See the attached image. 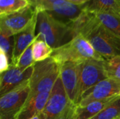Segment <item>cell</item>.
<instances>
[{"label":"cell","mask_w":120,"mask_h":119,"mask_svg":"<svg viewBox=\"0 0 120 119\" xmlns=\"http://www.w3.org/2000/svg\"><path fill=\"white\" fill-rule=\"evenodd\" d=\"M44 11L56 20L66 24H73L84 12L83 6H77L67 0H58L49 6Z\"/></svg>","instance_id":"11"},{"label":"cell","mask_w":120,"mask_h":119,"mask_svg":"<svg viewBox=\"0 0 120 119\" xmlns=\"http://www.w3.org/2000/svg\"><path fill=\"white\" fill-rule=\"evenodd\" d=\"M75 108H76V105L71 103L67 107V109L56 119H73Z\"/></svg>","instance_id":"24"},{"label":"cell","mask_w":120,"mask_h":119,"mask_svg":"<svg viewBox=\"0 0 120 119\" xmlns=\"http://www.w3.org/2000/svg\"><path fill=\"white\" fill-rule=\"evenodd\" d=\"M81 63L67 62L60 66V77L70 101L76 105L78 97Z\"/></svg>","instance_id":"10"},{"label":"cell","mask_w":120,"mask_h":119,"mask_svg":"<svg viewBox=\"0 0 120 119\" xmlns=\"http://www.w3.org/2000/svg\"><path fill=\"white\" fill-rule=\"evenodd\" d=\"M60 66L52 58L34 64L30 79V92L27 100L39 93L51 92L60 75Z\"/></svg>","instance_id":"4"},{"label":"cell","mask_w":120,"mask_h":119,"mask_svg":"<svg viewBox=\"0 0 120 119\" xmlns=\"http://www.w3.org/2000/svg\"><path fill=\"white\" fill-rule=\"evenodd\" d=\"M51 93H41L34 95L26 102L16 119H30L44 109Z\"/></svg>","instance_id":"14"},{"label":"cell","mask_w":120,"mask_h":119,"mask_svg":"<svg viewBox=\"0 0 120 119\" xmlns=\"http://www.w3.org/2000/svg\"><path fill=\"white\" fill-rule=\"evenodd\" d=\"M14 47L13 36H8L0 32V50L3 51L9 58L10 63L12 59Z\"/></svg>","instance_id":"23"},{"label":"cell","mask_w":120,"mask_h":119,"mask_svg":"<svg viewBox=\"0 0 120 119\" xmlns=\"http://www.w3.org/2000/svg\"><path fill=\"white\" fill-rule=\"evenodd\" d=\"M120 95V82L107 78L88 90L76 105L84 107L88 104L98 100L108 99Z\"/></svg>","instance_id":"8"},{"label":"cell","mask_w":120,"mask_h":119,"mask_svg":"<svg viewBox=\"0 0 120 119\" xmlns=\"http://www.w3.org/2000/svg\"><path fill=\"white\" fill-rule=\"evenodd\" d=\"M30 92L29 80L2 95L0 98V119H16L27 100Z\"/></svg>","instance_id":"5"},{"label":"cell","mask_w":120,"mask_h":119,"mask_svg":"<svg viewBox=\"0 0 120 119\" xmlns=\"http://www.w3.org/2000/svg\"><path fill=\"white\" fill-rule=\"evenodd\" d=\"M67 1L77 6H84L88 2H89L91 0H67Z\"/></svg>","instance_id":"26"},{"label":"cell","mask_w":120,"mask_h":119,"mask_svg":"<svg viewBox=\"0 0 120 119\" xmlns=\"http://www.w3.org/2000/svg\"><path fill=\"white\" fill-rule=\"evenodd\" d=\"M32 4L31 0H0V17L20 11Z\"/></svg>","instance_id":"18"},{"label":"cell","mask_w":120,"mask_h":119,"mask_svg":"<svg viewBox=\"0 0 120 119\" xmlns=\"http://www.w3.org/2000/svg\"><path fill=\"white\" fill-rule=\"evenodd\" d=\"M77 36L82 35L104 59L120 57V39L105 28L96 16L84 11L72 24Z\"/></svg>","instance_id":"1"},{"label":"cell","mask_w":120,"mask_h":119,"mask_svg":"<svg viewBox=\"0 0 120 119\" xmlns=\"http://www.w3.org/2000/svg\"><path fill=\"white\" fill-rule=\"evenodd\" d=\"M104 67L108 78L120 82V57H114L104 60Z\"/></svg>","instance_id":"21"},{"label":"cell","mask_w":120,"mask_h":119,"mask_svg":"<svg viewBox=\"0 0 120 119\" xmlns=\"http://www.w3.org/2000/svg\"><path fill=\"white\" fill-rule=\"evenodd\" d=\"M36 34L53 49L68 43L77 36L72 24H64L44 11H39Z\"/></svg>","instance_id":"2"},{"label":"cell","mask_w":120,"mask_h":119,"mask_svg":"<svg viewBox=\"0 0 120 119\" xmlns=\"http://www.w3.org/2000/svg\"><path fill=\"white\" fill-rule=\"evenodd\" d=\"M39 10L32 4L16 13L0 17V32L14 36L27 28L37 17Z\"/></svg>","instance_id":"6"},{"label":"cell","mask_w":120,"mask_h":119,"mask_svg":"<svg viewBox=\"0 0 120 119\" xmlns=\"http://www.w3.org/2000/svg\"><path fill=\"white\" fill-rule=\"evenodd\" d=\"M120 118V96L91 119H116Z\"/></svg>","instance_id":"20"},{"label":"cell","mask_w":120,"mask_h":119,"mask_svg":"<svg viewBox=\"0 0 120 119\" xmlns=\"http://www.w3.org/2000/svg\"><path fill=\"white\" fill-rule=\"evenodd\" d=\"M51 58L60 65L67 62L82 63L91 59L101 61L105 60L96 51L89 41L80 34L68 43L53 49Z\"/></svg>","instance_id":"3"},{"label":"cell","mask_w":120,"mask_h":119,"mask_svg":"<svg viewBox=\"0 0 120 119\" xmlns=\"http://www.w3.org/2000/svg\"><path fill=\"white\" fill-rule=\"evenodd\" d=\"M94 15L105 28L120 39V17L107 13H98Z\"/></svg>","instance_id":"19"},{"label":"cell","mask_w":120,"mask_h":119,"mask_svg":"<svg viewBox=\"0 0 120 119\" xmlns=\"http://www.w3.org/2000/svg\"><path fill=\"white\" fill-rule=\"evenodd\" d=\"M117 97H114L108 99L94 101L84 107H79L76 105L73 119H91L110 105Z\"/></svg>","instance_id":"16"},{"label":"cell","mask_w":120,"mask_h":119,"mask_svg":"<svg viewBox=\"0 0 120 119\" xmlns=\"http://www.w3.org/2000/svg\"><path fill=\"white\" fill-rule=\"evenodd\" d=\"M119 1H120V0H119Z\"/></svg>","instance_id":"29"},{"label":"cell","mask_w":120,"mask_h":119,"mask_svg":"<svg viewBox=\"0 0 120 119\" xmlns=\"http://www.w3.org/2000/svg\"><path fill=\"white\" fill-rule=\"evenodd\" d=\"M53 51V49L37 35V38L32 43V55L35 63L51 58Z\"/></svg>","instance_id":"17"},{"label":"cell","mask_w":120,"mask_h":119,"mask_svg":"<svg viewBox=\"0 0 120 119\" xmlns=\"http://www.w3.org/2000/svg\"><path fill=\"white\" fill-rule=\"evenodd\" d=\"M71 103L59 75L42 112L46 119H56Z\"/></svg>","instance_id":"9"},{"label":"cell","mask_w":120,"mask_h":119,"mask_svg":"<svg viewBox=\"0 0 120 119\" xmlns=\"http://www.w3.org/2000/svg\"><path fill=\"white\" fill-rule=\"evenodd\" d=\"M84 11L93 13H107L120 18L119 0H91L83 6Z\"/></svg>","instance_id":"15"},{"label":"cell","mask_w":120,"mask_h":119,"mask_svg":"<svg viewBox=\"0 0 120 119\" xmlns=\"http://www.w3.org/2000/svg\"><path fill=\"white\" fill-rule=\"evenodd\" d=\"M120 119V118H118V119Z\"/></svg>","instance_id":"28"},{"label":"cell","mask_w":120,"mask_h":119,"mask_svg":"<svg viewBox=\"0 0 120 119\" xmlns=\"http://www.w3.org/2000/svg\"><path fill=\"white\" fill-rule=\"evenodd\" d=\"M46 119V117H45L44 114L41 112V113H39V114L35 115L34 116L32 117L31 119Z\"/></svg>","instance_id":"27"},{"label":"cell","mask_w":120,"mask_h":119,"mask_svg":"<svg viewBox=\"0 0 120 119\" xmlns=\"http://www.w3.org/2000/svg\"><path fill=\"white\" fill-rule=\"evenodd\" d=\"M38 16V15H37ZM37 17L32 22V24L22 32L13 36L14 39V47L13 51L12 59L11 60V65L15 66L17 61L21 54L30 46L37 38L36 34Z\"/></svg>","instance_id":"13"},{"label":"cell","mask_w":120,"mask_h":119,"mask_svg":"<svg viewBox=\"0 0 120 119\" xmlns=\"http://www.w3.org/2000/svg\"><path fill=\"white\" fill-rule=\"evenodd\" d=\"M107 78L104 67V60L91 59L82 62L77 104L88 90Z\"/></svg>","instance_id":"7"},{"label":"cell","mask_w":120,"mask_h":119,"mask_svg":"<svg viewBox=\"0 0 120 119\" xmlns=\"http://www.w3.org/2000/svg\"><path fill=\"white\" fill-rule=\"evenodd\" d=\"M33 70L34 65L26 69H21L11 65L8 70L0 74V96L29 81Z\"/></svg>","instance_id":"12"},{"label":"cell","mask_w":120,"mask_h":119,"mask_svg":"<svg viewBox=\"0 0 120 119\" xmlns=\"http://www.w3.org/2000/svg\"><path fill=\"white\" fill-rule=\"evenodd\" d=\"M11 66L10 60L8 56L1 50H0V74L6 72Z\"/></svg>","instance_id":"25"},{"label":"cell","mask_w":120,"mask_h":119,"mask_svg":"<svg viewBox=\"0 0 120 119\" xmlns=\"http://www.w3.org/2000/svg\"><path fill=\"white\" fill-rule=\"evenodd\" d=\"M34 43V42H33ZM35 62L33 59L32 55V44L30 45L20 56L18 58L15 67L21 69H26L33 65Z\"/></svg>","instance_id":"22"}]
</instances>
